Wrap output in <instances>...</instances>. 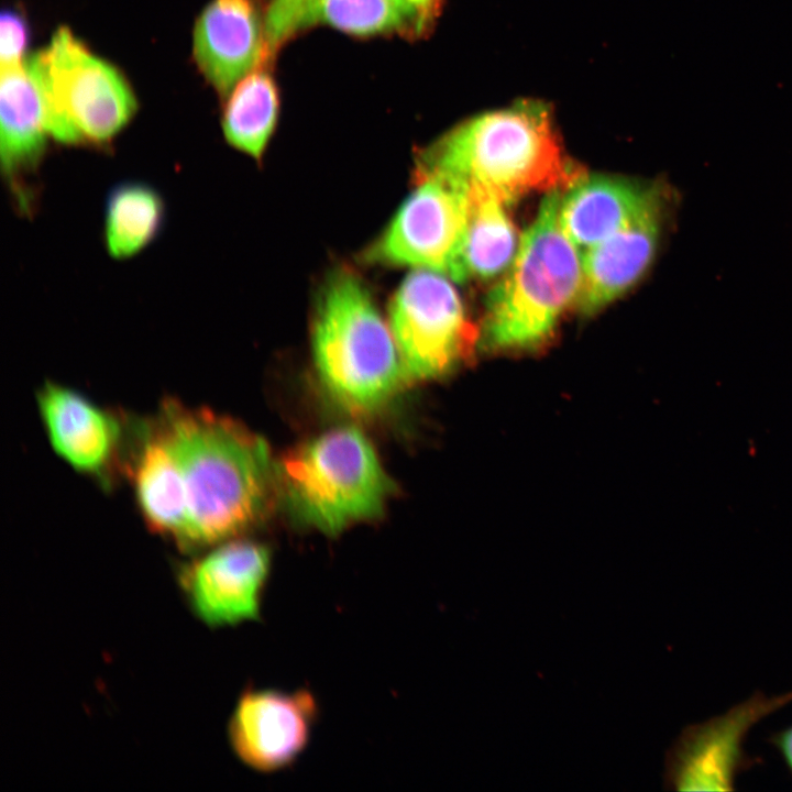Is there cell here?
<instances>
[{
	"label": "cell",
	"instance_id": "cell-1",
	"mask_svg": "<svg viewBox=\"0 0 792 792\" xmlns=\"http://www.w3.org/2000/svg\"><path fill=\"white\" fill-rule=\"evenodd\" d=\"M275 475L260 436L175 397L141 419L125 472L150 531L188 554L254 527L271 506Z\"/></svg>",
	"mask_w": 792,
	"mask_h": 792
},
{
	"label": "cell",
	"instance_id": "cell-2",
	"mask_svg": "<svg viewBox=\"0 0 792 792\" xmlns=\"http://www.w3.org/2000/svg\"><path fill=\"white\" fill-rule=\"evenodd\" d=\"M420 173L479 186L506 205L534 191H565L584 176L562 148L550 107L530 99L452 128L424 151Z\"/></svg>",
	"mask_w": 792,
	"mask_h": 792
},
{
	"label": "cell",
	"instance_id": "cell-3",
	"mask_svg": "<svg viewBox=\"0 0 792 792\" xmlns=\"http://www.w3.org/2000/svg\"><path fill=\"white\" fill-rule=\"evenodd\" d=\"M561 194H547L506 275L487 296L483 341L492 350L537 346L576 301L582 254L560 227Z\"/></svg>",
	"mask_w": 792,
	"mask_h": 792
},
{
	"label": "cell",
	"instance_id": "cell-4",
	"mask_svg": "<svg viewBox=\"0 0 792 792\" xmlns=\"http://www.w3.org/2000/svg\"><path fill=\"white\" fill-rule=\"evenodd\" d=\"M395 343L361 280L336 273L322 292L312 334L317 372L332 398L361 414L386 404L406 374Z\"/></svg>",
	"mask_w": 792,
	"mask_h": 792
},
{
	"label": "cell",
	"instance_id": "cell-5",
	"mask_svg": "<svg viewBox=\"0 0 792 792\" xmlns=\"http://www.w3.org/2000/svg\"><path fill=\"white\" fill-rule=\"evenodd\" d=\"M25 63L40 91L47 133L61 144L107 148L138 110L122 73L66 26Z\"/></svg>",
	"mask_w": 792,
	"mask_h": 792
},
{
	"label": "cell",
	"instance_id": "cell-6",
	"mask_svg": "<svg viewBox=\"0 0 792 792\" xmlns=\"http://www.w3.org/2000/svg\"><path fill=\"white\" fill-rule=\"evenodd\" d=\"M276 475L294 514L328 535L378 515L391 487L373 447L352 427L293 451L276 465Z\"/></svg>",
	"mask_w": 792,
	"mask_h": 792
},
{
	"label": "cell",
	"instance_id": "cell-7",
	"mask_svg": "<svg viewBox=\"0 0 792 792\" xmlns=\"http://www.w3.org/2000/svg\"><path fill=\"white\" fill-rule=\"evenodd\" d=\"M389 316L406 375L414 378L448 373L476 341L477 330L455 289L432 271L406 277L395 294Z\"/></svg>",
	"mask_w": 792,
	"mask_h": 792
},
{
	"label": "cell",
	"instance_id": "cell-8",
	"mask_svg": "<svg viewBox=\"0 0 792 792\" xmlns=\"http://www.w3.org/2000/svg\"><path fill=\"white\" fill-rule=\"evenodd\" d=\"M408 197L370 255L464 282L462 246L469 210L468 185L441 173H420Z\"/></svg>",
	"mask_w": 792,
	"mask_h": 792
},
{
	"label": "cell",
	"instance_id": "cell-9",
	"mask_svg": "<svg viewBox=\"0 0 792 792\" xmlns=\"http://www.w3.org/2000/svg\"><path fill=\"white\" fill-rule=\"evenodd\" d=\"M190 556L175 565V579L202 625L220 629L261 618L272 565L266 546L233 538Z\"/></svg>",
	"mask_w": 792,
	"mask_h": 792
},
{
	"label": "cell",
	"instance_id": "cell-10",
	"mask_svg": "<svg viewBox=\"0 0 792 792\" xmlns=\"http://www.w3.org/2000/svg\"><path fill=\"white\" fill-rule=\"evenodd\" d=\"M35 398L47 440L61 459L106 488L124 475L130 415L50 380Z\"/></svg>",
	"mask_w": 792,
	"mask_h": 792
},
{
	"label": "cell",
	"instance_id": "cell-11",
	"mask_svg": "<svg viewBox=\"0 0 792 792\" xmlns=\"http://www.w3.org/2000/svg\"><path fill=\"white\" fill-rule=\"evenodd\" d=\"M792 702V692L757 693L722 715L688 726L668 750L664 784L674 791H729L750 765L744 743L761 719Z\"/></svg>",
	"mask_w": 792,
	"mask_h": 792
},
{
	"label": "cell",
	"instance_id": "cell-12",
	"mask_svg": "<svg viewBox=\"0 0 792 792\" xmlns=\"http://www.w3.org/2000/svg\"><path fill=\"white\" fill-rule=\"evenodd\" d=\"M319 715L306 689L248 688L230 714L227 735L234 756L248 768L273 773L292 766L306 750Z\"/></svg>",
	"mask_w": 792,
	"mask_h": 792
},
{
	"label": "cell",
	"instance_id": "cell-13",
	"mask_svg": "<svg viewBox=\"0 0 792 792\" xmlns=\"http://www.w3.org/2000/svg\"><path fill=\"white\" fill-rule=\"evenodd\" d=\"M0 160L15 210L31 217L40 201L47 129L40 91L26 63L1 67Z\"/></svg>",
	"mask_w": 792,
	"mask_h": 792
},
{
	"label": "cell",
	"instance_id": "cell-14",
	"mask_svg": "<svg viewBox=\"0 0 792 792\" xmlns=\"http://www.w3.org/2000/svg\"><path fill=\"white\" fill-rule=\"evenodd\" d=\"M315 26L358 37H420L416 14L406 0H270L264 12L268 64L285 44Z\"/></svg>",
	"mask_w": 792,
	"mask_h": 792
},
{
	"label": "cell",
	"instance_id": "cell-15",
	"mask_svg": "<svg viewBox=\"0 0 792 792\" xmlns=\"http://www.w3.org/2000/svg\"><path fill=\"white\" fill-rule=\"evenodd\" d=\"M264 12L260 0H211L196 21L195 62L222 99L248 74L270 65Z\"/></svg>",
	"mask_w": 792,
	"mask_h": 792
},
{
	"label": "cell",
	"instance_id": "cell-16",
	"mask_svg": "<svg viewBox=\"0 0 792 792\" xmlns=\"http://www.w3.org/2000/svg\"><path fill=\"white\" fill-rule=\"evenodd\" d=\"M664 200L620 230L582 252V283L576 308L591 315L620 296L649 266L660 237Z\"/></svg>",
	"mask_w": 792,
	"mask_h": 792
},
{
	"label": "cell",
	"instance_id": "cell-17",
	"mask_svg": "<svg viewBox=\"0 0 792 792\" xmlns=\"http://www.w3.org/2000/svg\"><path fill=\"white\" fill-rule=\"evenodd\" d=\"M664 200L660 186L612 176H583L561 196L559 223L584 252Z\"/></svg>",
	"mask_w": 792,
	"mask_h": 792
},
{
	"label": "cell",
	"instance_id": "cell-18",
	"mask_svg": "<svg viewBox=\"0 0 792 792\" xmlns=\"http://www.w3.org/2000/svg\"><path fill=\"white\" fill-rule=\"evenodd\" d=\"M166 217L162 195L143 182L114 185L105 204L103 239L108 254L128 260L146 249L160 235Z\"/></svg>",
	"mask_w": 792,
	"mask_h": 792
},
{
	"label": "cell",
	"instance_id": "cell-19",
	"mask_svg": "<svg viewBox=\"0 0 792 792\" xmlns=\"http://www.w3.org/2000/svg\"><path fill=\"white\" fill-rule=\"evenodd\" d=\"M468 191L469 210L462 246L465 279L494 277L514 260L516 231L504 209L506 204L499 198L474 185H468Z\"/></svg>",
	"mask_w": 792,
	"mask_h": 792
},
{
	"label": "cell",
	"instance_id": "cell-20",
	"mask_svg": "<svg viewBox=\"0 0 792 792\" xmlns=\"http://www.w3.org/2000/svg\"><path fill=\"white\" fill-rule=\"evenodd\" d=\"M268 65L248 74L226 98L221 127L228 143L260 158L275 129L279 94Z\"/></svg>",
	"mask_w": 792,
	"mask_h": 792
},
{
	"label": "cell",
	"instance_id": "cell-21",
	"mask_svg": "<svg viewBox=\"0 0 792 792\" xmlns=\"http://www.w3.org/2000/svg\"><path fill=\"white\" fill-rule=\"evenodd\" d=\"M29 32L25 19L15 10H4L0 20L1 67L22 62Z\"/></svg>",
	"mask_w": 792,
	"mask_h": 792
},
{
	"label": "cell",
	"instance_id": "cell-22",
	"mask_svg": "<svg viewBox=\"0 0 792 792\" xmlns=\"http://www.w3.org/2000/svg\"><path fill=\"white\" fill-rule=\"evenodd\" d=\"M414 10L419 36L428 35L436 24L443 6L444 0H406Z\"/></svg>",
	"mask_w": 792,
	"mask_h": 792
},
{
	"label": "cell",
	"instance_id": "cell-23",
	"mask_svg": "<svg viewBox=\"0 0 792 792\" xmlns=\"http://www.w3.org/2000/svg\"><path fill=\"white\" fill-rule=\"evenodd\" d=\"M772 741L792 772V725L776 734Z\"/></svg>",
	"mask_w": 792,
	"mask_h": 792
}]
</instances>
